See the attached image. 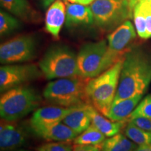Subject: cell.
I'll return each mask as SVG.
<instances>
[{
    "instance_id": "cell-25",
    "label": "cell",
    "mask_w": 151,
    "mask_h": 151,
    "mask_svg": "<svg viewBox=\"0 0 151 151\" xmlns=\"http://www.w3.org/2000/svg\"><path fill=\"white\" fill-rule=\"evenodd\" d=\"M135 117H145L151 119V94L147 95L136 107L129 119Z\"/></svg>"
},
{
    "instance_id": "cell-8",
    "label": "cell",
    "mask_w": 151,
    "mask_h": 151,
    "mask_svg": "<svg viewBox=\"0 0 151 151\" xmlns=\"http://www.w3.org/2000/svg\"><path fill=\"white\" fill-rule=\"evenodd\" d=\"M37 40L35 36H17L0 46L1 65L22 64L32 60L37 55Z\"/></svg>"
},
{
    "instance_id": "cell-16",
    "label": "cell",
    "mask_w": 151,
    "mask_h": 151,
    "mask_svg": "<svg viewBox=\"0 0 151 151\" xmlns=\"http://www.w3.org/2000/svg\"><path fill=\"white\" fill-rule=\"evenodd\" d=\"M71 111V108H65L54 105L37 109L32 116L29 126L46 125L62 122Z\"/></svg>"
},
{
    "instance_id": "cell-1",
    "label": "cell",
    "mask_w": 151,
    "mask_h": 151,
    "mask_svg": "<svg viewBox=\"0 0 151 151\" xmlns=\"http://www.w3.org/2000/svg\"><path fill=\"white\" fill-rule=\"evenodd\" d=\"M151 83V60L140 48H131L122 65L117 93L113 104L143 95Z\"/></svg>"
},
{
    "instance_id": "cell-22",
    "label": "cell",
    "mask_w": 151,
    "mask_h": 151,
    "mask_svg": "<svg viewBox=\"0 0 151 151\" xmlns=\"http://www.w3.org/2000/svg\"><path fill=\"white\" fill-rule=\"evenodd\" d=\"M106 139L103 134L93 124L77 136L73 143L74 145H89V146H100Z\"/></svg>"
},
{
    "instance_id": "cell-20",
    "label": "cell",
    "mask_w": 151,
    "mask_h": 151,
    "mask_svg": "<svg viewBox=\"0 0 151 151\" xmlns=\"http://www.w3.org/2000/svg\"><path fill=\"white\" fill-rule=\"evenodd\" d=\"M142 97L143 95H137L113 104L105 116L113 121L129 120L130 115L142 99Z\"/></svg>"
},
{
    "instance_id": "cell-26",
    "label": "cell",
    "mask_w": 151,
    "mask_h": 151,
    "mask_svg": "<svg viewBox=\"0 0 151 151\" xmlns=\"http://www.w3.org/2000/svg\"><path fill=\"white\" fill-rule=\"evenodd\" d=\"M37 151H73V146L70 141H55L46 143L36 148Z\"/></svg>"
},
{
    "instance_id": "cell-4",
    "label": "cell",
    "mask_w": 151,
    "mask_h": 151,
    "mask_svg": "<svg viewBox=\"0 0 151 151\" xmlns=\"http://www.w3.org/2000/svg\"><path fill=\"white\" fill-rule=\"evenodd\" d=\"M41 97L37 90L27 85L14 88L0 98V116L4 120L15 122L37 110Z\"/></svg>"
},
{
    "instance_id": "cell-31",
    "label": "cell",
    "mask_w": 151,
    "mask_h": 151,
    "mask_svg": "<svg viewBox=\"0 0 151 151\" xmlns=\"http://www.w3.org/2000/svg\"><path fill=\"white\" fill-rule=\"evenodd\" d=\"M134 151H151V144L144 145V146H138Z\"/></svg>"
},
{
    "instance_id": "cell-5",
    "label": "cell",
    "mask_w": 151,
    "mask_h": 151,
    "mask_svg": "<svg viewBox=\"0 0 151 151\" xmlns=\"http://www.w3.org/2000/svg\"><path fill=\"white\" fill-rule=\"evenodd\" d=\"M39 67L48 80L80 76L77 54L67 45L61 43L49 47L39 61Z\"/></svg>"
},
{
    "instance_id": "cell-2",
    "label": "cell",
    "mask_w": 151,
    "mask_h": 151,
    "mask_svg": "<svg viewBox=\"0 0 151 151\" xmlns=\"http://www.w3.org/2000/svg\"><path fill=\"white\" fill-rule=\"evenodd\" d=\"M124 59V57L87 83L86 91L88 102L104 116L107 114L116 97Z\"/></svg>"
},
{
    "instance_id": "cell-29",
    "label": "cell",
    "mask_w": 151,
    "mask_h": 151,
    "mask_svg": "<svg viewBox=\"0 0 151 151\" xmlns=\"http://www.w3.org/2000/svg\"><path fill=\"white\" fill-rule=\"evenodd\" d=\"M95 0H68V2L74 3V4H80L83 5H90L92 4Z\"/></svg>"
},
{
    "instance_id": "cell-30",
    "label": "cell",
    "mask_w": 151,
    "mask_h": 151,
    "mask_svg": "<svg viewBox=\"0 0 151 151\" xmlns=\"http://www.w3.org/2000/svg\"><path fill=\"white\" fill-rule=\"evenodd\" d=\"M56 1H58V0H41V2L43 8L46 9L48 8L50 5L52 4ZM62 1H65V2H68V0H62Z\"/></svg>"
},
{
    "instance_id": "cell-10",
    "label": "cell",
    "mask_w": 151,
    "mask_h": 151,
    "mask_svg": "<svg viewBox=\"0 0 151 151\" xmlns=\"http://www.w3.org/2000/svg\"><path fill=\"white\" fill-rule=\"evenodd\" d=\"M136 37L135 27L131 21L128 20L123 22L107 37L110 54L117 60L122 59L132 48L130 46Z\"/></svg>"
},
{
    "instance_id": "cell-19",
    "label": "cell",
    "mask_w": 151,
    "mask_h": 151,
    "mask_svg": "<svg viewBox=\"0 0 151 151\" xmlns=\"http://www.w3.org/2000/svg\"><path fill=\"white\" fill-rule=\"evenodd\" d=\"M89 111L91 117L92 124L99 130L106 137H111L120 133L129 120L113 121L99 112L94 106L89 104Z\"/></svg>"
},
{
    "instance_id": "cell-21",
    "label": "cell",
    "mask_w": 151,
    "mask_h": 151,
    "mask_svg": "<svg viewBox=\"0 0 151 151\" xmlns=\"http://www.w3.org/2000/svg\"><path fill=\"white\" fill-rule=\"evenodd\" d=\"M101 151H134L138 145L121 133L106 139L100 145Z\"/></svg>"
},
{
    "instance_id": "cell-11",
    "label": "cell",
    "mask_w": 151,
    "mask_h": 151,
    "mask_svg": "<svg viewBox=\"0 0 151 151\" xmlns=\"http://www.w3.org/2000/svg\"><path fill=\"white\" fill-rule=\"evenodd\" d=\"M1 119L0 125V149L1 151H14L23 146L27 141L25 129L18 124Z\"/></svg>"
},
{
    "instance_id": "cell-23",
    "label": "cell",
    "mask_w": 151,
    "mask_h": 151,
    "mask_svg": "<svg viewBox=\"0 0 151 151\" xmlns=\"http://www.w3.org/2000/svg\"><path fill=\"white\" fill-rule=\"evenodd\" d=\"M22 24L20 19L6 11L0 12V35L1 37H6L20 29Z\"/></svg>"
},
{
    "instance_id": "cell-27",
    "label": "cell",
    "mask_w": 151,
    "mask_h": 151,
    "mask_svg": "<svg viewBox=\"0 0 151 151\" xmlns=\"http://www.w3.org/2000/svg\"><path fill=\"white\" fill-rule=\"evenodd\" d=\"M129 121L141 129L151 132L150 118H145V117H135V118L129 119Z\"/></svg>"
},
{
    "instance_id": "cell-33",
    "label": "cell",
    "mask_w": 151,
    "mask_h": 151,
    "mask_svg": "<svg viewBox=\"0 0 151 151\" xmlns=\"http://www.w3.org/2000/svg\"><path fill=\"white\" fill-rule=\"evenodd\" d=\"M18 151H29V150H19Z\"/></svg>"
},
{
    "instance_id": "cell-28",
    "label": "cell",
    "mask_w": 151,
    "mask_h": 151,
    "mask_svg": "<svg viewBox=\"0 0 151 151\" xmlns=\"http://www.w3.org/2000/svg\"><path fill=\"white\" fill-rule=\"evenodd\" d=\"M73 151H101L99 146H89V145H75Z\"/></svg>"
},
{
    "instance_id": "cell-24",
    "label": "cell",
    "mask_w": 151,
    "mask_h": 151,
    "mask_svg": "<svg viewBox=\"0 0 151 151\" xmlns=\"http://www.w3.org/2000/svg\"><path fill=\"white\" fill-rule=\"evenodd\" d=\"M124 133L126 137L138 146L151 144V132L141 129L131 122H128Z\"/></svg>"
},
{
    "instance_id": "cell-14",
    "label": "cell",
    "mask_w": 151,
    "mask_h": 151,
    "mask_svg": "<svg viewBox=\"0 0 151 151\" xmlns=\"http://www.w3.org/2000/svg\"><path fill=\"white\" fill-rule=\"evenodd\" d=\"M134 27L139 37L151 38V0H140L133 9Z\"/></svg>"
},
{
    "instance_id": "cell-12",
    "label": "cell",
    "mask_w": 151,
    "mask_h": 151,
    "mask_svg": "<svg viewBox=\"0 0 151 151\" xmlns=\"http://www.w3.org/2000/svg\"><path fill=\"white\" fill-rule=\"evenodd\" d=\"M30 130L38 137L51 141H73L78 135L62 122L46 125L30 126Z\"/></svg>"
},
{
    "instance_id": "cell-32",
    "label": "cell",
    "mask_w": 151,
    "mask_h": 151,
    "mask_svg": "<svg viewBox=\"0 0 151 151\" xmlns=\"http://www.w3.org/2000/svg\"><path fill=\"white\" fill-rule=\"evenodd\" d=\"M129 3H130V6H131L132 9H134V6L137 4L139 2L140 0H129Z\"/></svg>"
},
{
    "instance_id": "cell-13",
    "label": "cell",
    "mask_w": 151,
    "mask_h": 151,
    "mask_svg": "<svg viewBox=\"0 0 151 151\" xmlns=\"http://www.w3.org/2000/svg\"><path fill=\"white\" fill-rule=\"evenodd\" d=\"M94 22L91 7L66 2V26L69 28L88 27Z\"/></svg>"
},
{
    "instance_id": "cell-18",
    "label": "cell",
    "mask_w": 151,
    "mask_h": 151,
    "mask_svg": "<svg viewBox=\"0 0 151 151\" xmlns=\"http://www.w3.org/2000/svg\"><path fill=\"white\" fill-rule=\"evenodd\" d=\"M0 4L4 10L22 21L35 22L40 18L28 0H0Z\"/></svg>"
},
{
    "instance_id": "cell-9",
    "label": "cell",
    "mask_w": 151,
    "mask_h": 151,
    "mask_svg": "<svg viewBox=\"0 0 151 151\" xmlns=\"http://www.w3.org/2000/svg\"><path fill=\"white\" fill-rule=\"evenodd\" d=\"M42 75L40 68L33 64L4 65L0 67V91L3 93L14 88L24 86Z\"/></svg>"
},
{
    "instance_id": "cell-15",
    "label": "cell",
    "mask_w": 151,
    "mask_h": 151,
    "mask_svg": "<svg viewBox=\"0 0 151 151\" xmlns=\"http://www.w3.org/2000/svg\"><path fill=\"white\" fill-rule=\"evenodd\" d=\"M66 21V5L58 0L48 7L45 18V29L55 39H58L62 26Z\"/></svg>"
},
{
    "instance_id": "cell-7",
    "label": "cell",
    "mask_w": 151,
    "mask_h": 151,
    "mask_svg": "<svg viewBox=\"0 0 151 151\" xmlns=\"http://www.w3.org/2000/svg\"><path fill=\"white\" fill-rule=\"evenodd\" d=\"M94 21L104 32H111L133 18L129 0H95L90 4Z\"/></svg>"
},
{
    "instance_id": "cell-17",
    "label": "cell",
    "mask_w": 151,
    "mask_h": 151,
    "mask_svg": "<svg viewBox=\"0 0 151 151\" xmlns=\"http://www.w3.org/2000/svg\"><path fill=\"white\" fill-rule=\"evenodd\" d=\"M89 103L71 107V111L62 120L76 133L80 134L92 124Z\"/></svg>"
},
{
    "instance_id": "cell-3",
    "label": "cell",
    "mask_w": 151,
    "mask_h": 151,
    "mask_svg": "<svg viewBox=\"0 0 151 151\" xmlns=\"http://www.w3.org/2000/svg\"><path fill=\"white\" fill-rule=\"evenodd\" d=\"M88 80L80 76L55 79L46 85L43 96L50 104L65 108L89 103L86 91Z\"/></svg>"
},
{
    "instance_id": "cell-6",
    "label": "cell",
    "mask_w": 151,
    "mask_h": 151,
    "mask_svg": "<svg viewBox=\"0 0 151 151\" xmlns=\"http://www.w3.org/2000/svg\"><path fill=\"white\" fill-rule=\"evenodd\" d=\"M118 61L109 52L106 40L87 43L77 53L79 75L87 79L97 76Z\"/></svg>"
}]
</instances>
